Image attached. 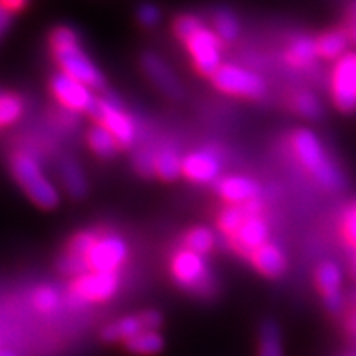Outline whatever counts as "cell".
Listing matches in <instances>:
<instances>
[{
  "mask_svg": "<svg viewBox=\"0 0 356 356\" xmlns=\"http://www.w3.org/2000/svg\"><path fill=\"white\" fill-rule=\"evenodd\" d=\"M315 282L318 291L322 292L327 309L337 314L343 307V297H341V282L343 275L341 269L335 262H322L315 270Z\"/></svg>",
  "mask_w": 356,
  "mask_h": 356,
  "instance_id": "obj_12",
  "label": "cell"
},
{
  "mask_svg": "<svg viewBox=\"0 0 356 356\" xmlns=\"http://www.w3.org/2000/svg\"><path fill=\"white\" fill-rule=\"evenodd\" d=\"M0 356H15L12 351H0Z\"/></svg>",
  "mask_w": 356,
  "mask_h": 356,
  "instance_id": "obj_42",
  "label": "cell"
},
{
  "mask_svg": "<svg viewBox=\"0 0 356 356\" xmlns=\"http://www.w3.org/2000/svg\"><path fill=\"white\" fill-rule=\"evenodd\" d=\"M257 356H284L282 333L279 325L273 320H266L261 325L257 338Z\"/></svg>",
  "mask_w": 356,
  "mask_h": 356,
  "instance_id": "obj_19",
  "label": "cell"
},
{
  "mask_svg": "<svg viewBox=\"0 0 356 356\" xmlns=\"http://www.w3.org/2000/svg\"><path fill=\"white\" fill-rule=\"evenodd\" d=\"M252 266L266 277H279L287 270V257L279 246L266 243L264 246L256 249L249 257Z\"/></svg>",
  "mask_w": 356,
  "mask_h": 356,
  "instance_id": "obj_17",
  "label": "cell"
},
{
  "mask_svg": "<svg viewBox=\"0 0 356 356\" xmlns=\"http://www.w3.org/2000/svg\"><path fill=\"white\" fill-rule=\"evenodd\" d=\"M211 79L216 89L231 96L256 99V97L264 95L266 91V83L259 74L238 65H221Z\"/></svg>",
  "mask_w": 356,
  "mask_h": 356,
  "instance_id": "obj_4",
  "label": "cell"
},
{
  "mask_svg": "<svg viewBox=\"0 0 356 356\" xmlns=\"http://www.w3.org/2000/svg\"><path fill=\"white\" fill-rule=\"evenodd\" d=\"M24 104L17 96L0 95V126L15 122L22 115Z\"/></svg>",
  "mask_w": 356,
  "mask_h": 356,
  "instance_id": "obj_30",
  "label": "cell"
},
{
  "mask_svg": "<svg viewBox=\"0 0 356 356\" xmlns=\"http://www.w3.org/2000/svg\"><path fill=\"white\" fill-rule=\"evenodd\" d=\"M33 304L37 305V309L43 312H50L58 304V292L53 287H40L33 296Z\"/></svg>",
  "mask_w": 356,
  "mask_h": 356,
  "instance_id": "obj_34",
  "label": "cell"
},
{
  "mask_svg": "<svg viewBox=\"0 0 356 356\" xmlns=\"http://www.w3.org/2000/svg\"><path fill=\"white\" fill-rule=\"evenodd\" d=\"M353 264H355V266H356V259H355V262H353Z\"/></svg>",
  "mask_w": 356,
  "mask_h": 356,
  "instance_id": "obj_45",
  "label": "cell"
},
{
  "mask_svg": "<svg viewBox=\"0 0 356 356\" xmlns=\"http://www.w3.org/2000/svg\"><path fill=\"white\" fill-rule=\"evenodd\" d=\"M191 60L203 76L213 78L221 63V40L213 30L202 26L188 40H185Z\"/></svg>",
  "mask_w": 356,
  "mask_h": 356,
  "instance_id": "obj_6",
  "label": "cell"
},
{
  "mask_svg": "<svg viewBox=\"0 0 356 356\" xmlns=\"http://www.w3.org/2000/svg\"><path fill=\"white\" fill-rule=\"evenodd\" d=\"M113 134L114 139L121 147H131L136 140V126L132 119L124 113L121 108V101L118 97L109 95L104 99H97L95 113L91 114Z\"/></svg>",
  "mask_w": 356,
  "mask_h": 356,
  "instance_id": "obj_7",
  "label": "cell"
},
{
  "mask_svg": "<svg viewBox=\"0 0 356 356\" xmlns=\"http://www.w3.org/2000/svg\"><path fill=\"white\" fill-rule=\"evenodd\" d=\"M172 274L178 284L200 296H208L211 291V277L203 256L188 249H180L172 259Z\"/></svg>",
  "mask_w": 356,
  "mask_h": 356,
  "instance_id": "obj_5",
  "label": "cell"
},
{
  "mask_svg": "<svg viewBox=\"0 0 356 356\" xmlns=\"http://www.w3.org/2000/svg\"><path fill=\"white\" fill-rule=\"evenodd\" d=\"M332 97L341 113L356 111V53H345L333 66Z\"/></svg>",
  "mask_w": 356,
  "mask_h": 356,
  "instance_id": "obj_8",
  "label": "cell"
},
{
  "mask_svg": "<svg viewBox=\"0 0 356 356\" xmlns=\"http://www.w3.org/2000/svg\"><path fill=\"white\" fill-rule=\"evenodd\" d=\"M163 337L160 335L159 332H149V330H142L140 333H137L136 337L129 338L126 341V348L131 351V353L136 355H144V356H150V355H157L163 350Z\"/></svg>",
  "mask_w": 356,
  "mask_h": 356,
  "instance_id": "obj_22",
  "label": "cell"
},
{
  "mask_svg": "<svg viewBox=\"0 0 356 356\" xmlns=\"http://www.w3.org/2000/svg\"><path fill=\"white\" fill-rule=\"evenodd\" d=\"M60 267L61 273L68 274V275H86L88 269H91L89 267V262H88V257H79V256H73V254H68L65 256L63 259L60 261Z\"/></svg>",
  "mask_w": 356,
  "mask_h": 356,
  "instance_id": "obj_32",
  "label": "cell"
},
{
  "mask_svg": "<svg viewBox=\"0 0 356 356\" xmlns=\"http://www.w3.org/2000/svg\"><path fill=\"white\" fill-rule=\"evenodd\" d=\"M142 328L140 318L139 317H126L119 322H114L108 325V327L102 330V338L106 341H119V340H129V338L136 337L137 333H140Z\"/></svg>",
  "mask_w": 356,
  "mask_h": 356,
  "instance_id": "obj_25",
  "label": "cell"
},
{
  "mask_svg": "<svg viewBox=\"0 0 356 356\" xmlns=\"http://www.w3.org/2000/svg\"><path fill=\"white\" fill-rule=\"evenodd\" d=\"M348 330L356 337V315H353V317L350 318V322H348Z\"/></svg>",
  "mask_w": 356,
  "mask_h": 356,
  "instance_id": "obj_40",
  "label": "cell"
},
{
  "mask_svg": "<svg viewBox=\"0 0 356 356\" xmlns=\"http://www.w3.org/2000/svg\"><path fill=\"white\" fill-rule=\"evenodd\" d=\"M97 241V236L91 231H83L74 236L70 243V252L68 254L73 256H79V257H88L91 249L95 248V244Z\"/></svg>",
  "mask_w": 356,
  "mask_h": 356,
  "instance_id": "obj_31",
  "label": "cell"
},
{
  "mask_svg": "<svg viewBox=\"0 0 356 356\" xmlns=\"http://www.w3.org/2000/svg\"><path fill=\"white\" fill-rule=\"evenodd\" d=\"M348 38H351V40H353V42L356 43V20H355V24H353V26H351V29H350Z\"/></svg>",
  "mask_w": 356,
  "mask_h": 356,
  "instance_id": "obj_41",
  "label": "cell"
},
{
  "mask_svg": "<svg viewBox=\"0 0 356 356\" xmlns=\"http://www.w3.org/2000/svg\"><path fill=\"white\" fill-rule=\"evenodd\" d=\"M8 24H10V12L0 3V35L6 32Z\"/></svg>",
  "mask_w": 356,
  "mask_h": 356,
  "instance_id": "obj_39",
  "label": "cell"
},
{
  "mask_svg": "<svg viewBox=\"0 0 356 356\" xmlns=\"http://www.w3.org/2000/svg\"><path fill=\"white\" fill-rule=\"evenodd\" d=\"M137 19H139L142 25L154 26L160 20V10L157 7L145 3V6L139 7V10H137Z\"/></svg>",
  "mask_w": 356,
  "mask_h": 356,
  "instance_id": "obj_37",
  "label": "cell"
},
{
  "mask_svg": "<svg viewBox=\"0 0 356 356\" xmlns=\"http://www.w3.org/2000/svg\"><path fill=\"white\" fill-rule=\"evenodd\" d=\"M221 162L211 150H198L184 159L181 175L195 184H211L220 177Z\"/></svg>",
  "mask_w": 356,
  "mask_h": 356,
  "instance_id": "obj_15",
  "label": "cell"
},
{
  "mask_svg": "<svg viewBox=\"0 0 356 356\" xmlns=\"http://www.w3.org/2000/svg\"><path fill=\"white\" fill-rule=\"evenodd\" d=\"M291 147L300 165L322 188L338 191L343 186V177L325 152L322 142L314 132L307 129L296 131L291 137Z\"/></svg>",
  "mask_w": 356,
  "mask_h": 356,
  "instance_id": "obj_1",
  "label": "cell"
},
{
  "mask_svg": "<svg viewBox=\"0 0 356 356\" xmlns=\"http://www.w3.org/2000/svg\"><path fill=\"white\" fill-rule=\"evenodd\" d=\"M13 177L17 178L25 193L43 210H53L60 203V195L51 181L43 175L42 168L29 155H17L12 162Z\"/></svg>",
  "mask_w": 356,
  "mask_h": 356,
  "instance_id": "obj_3",
  "label": "cell"
},
{
  "mask_svg": "<svg viewBox=\"0 0 356 356\" xmlns=\"http://www.w3.org/2000/svg\"><path fill=\"white\" fill-rule=\"evenodd\" d=\"M0 95H2V92H0Z\"/></svg>",
  "mask_w": 356,
  "mask_h": 356,
  "instance_id": "obj_46",
  "label": "cell"
},
{
  "mask_svg": "<svg viewBox=\"0 0 356 356\" xmlns=\"http://www.w3.org/2000/svg\"><path fill=\"white\" fill-rule=\"evenodd\" d=\"M53 92L61 104L73 111H84V113L92 114L96 109L97 99L92 95V89H89L86 84L76 81L63 71L58 73L51 79Z\"/></svg>",
  "mask_w": 356,
  "mask_h": 356,
  "instance_id": "obj_10",
  "label": "cell"
},
{
  "mask_svg": "<svg viewBox=\"0 0 356 356\" xmlns=\"http://www.w3.org/2000/svg\"><path fill=\"white\" fill-rule=\"evenodd\" d=\"M215 33L216 37L225 42H233L239 33V24L236 20V17L229 10H220L215 15Z\"/></svg>",
  "mask_w": 356,
  "mask_h": 356,
  "instance_id": "obj_29",
  "label": "cell"
},
{
  "mask_svg": "<svg viewBox=\"0 0 356 356\" xmlns=\"http://www.w3.org/2000/svg\"><path fill=\"white\" fill-rule=\"evenodd\" d=\"M353 17H355V20H356V6L353 7Z\"/></svg>",
  "mask_w": 356,
  "mask_h": 356,
  "instance_id": "obj_43",
  "label": "cell"
},
{
  "mask_svg": "<svg viewBox=\"0 0 356 356\" xmlns=\"http://www.w3.org/2000/svg\"><path fill=\"white\" fill-rule=\"evenodd\" d=\"M53 51L58 65L61 66L65 74H68L76 81L86 84L89 89L104 91L106 79L101 71L96 68L84 51L78 47L76 35L68 26H58L51 33Z\"/></svg>",
  "mask_w": 356,
  "mask_h": 356,
  "instance_id": "obj_2",
  "label": "cell"
},
{
  "mask_svg": "<svg viewBox=\"0 0 356 356\" xmlns=\"http://www.w3.org/2000/svg\"><path fill=\"white\" fill-rule=\"evenodd\" d=\"M185 249L195 252L198 256H204L211 251L215 246V234L210 228H204V226H198V228L190 229L185 234Z\"/></svg>",
  "mask_w": 356,
  "mask_h": 356,
  "instance_id": "obj_26",
  "label": "cell"
},
{
  "mask_svg": "<svg viewBox=\"0 0 356 356\" xmlns=\"http://www.w3.org/2000/svg\"><path fill=\"white\" fill-rule=\"evenodd\" d=\"M215 188L220 198L229 203V207H241L244 203L257 200L261 195L259 184L241 175L221 178V180L216 181Z\"/></svg>",
  "mask_w": 356,
  "mask_h": 356,
  "instance_id": "obj_13",
  "label": "cell"
},
{
  "mask_svg": "<svg viewBox=\"0 0 356 356\" xmlns=\"http://www.w3.org/2000/svg\"><path fill=\"white\" fill-rule=\"evenodd\" d=\"M292 108L307 119H318L322 115V104L309 91H299L292 96Z\"/></svg>",
  "mask_w": 356,
  "mask_h": 356,
  "instance_id": "obj_28",
  "label": "cell"
},
{
  "mask_svg": "<svg viewBox=\"0 0 356 356\" xmlns=\"http://www.w3.org/2000/svg\"><path fill=\"white\" fill-rule=\"evenodd\" d=\"M136 167L142 175L150 177L155 173V154L144 150V152L137 154L136 157Z\"/></svg>",
  "mask_w": 356,
  "mask_h": 356,
  "instance_id": "obj_35",
  "label": "cell"
},
{
  "mask_svg": "<svg viewBox=\"0 0 356 356\" xmlns=\"http://www.w3.org/2000/svg\"><path fill=\"white\" fill-rule=\"evenodd\" d=\"M317 44V55L325 60H340L345 55L346 47H348V35L340 30H332L315 40Z\"/></svg>",
  "mask_w": 356,
  "mask_h": 356,
  "instance_id": "obj_21",
  "label": "cell"
},
{
  "mask_svg": "<svg viewBox=\"0 0 356 356\" xmlns=\"http://www.w3.org/2000/svg\"><path fill=\"white\" fill-rule=\"evenodd\" d=\"M142 66H144L147 76L152 79V83L163 95L172 97V99H178L184 95V88H181L175 73L168 68V65L162 58L154 55V53H145L142 56Z\"/></svg>",
  "mask_w": 356,
  "mask_h": 356,
  "instance_id": "obj_16",
  "label": "cell"
},
{
  "mask_svg": "<svg viewBox=\"0 0 356 356\" xmlns=\"http://www.w3.org/2000/svg\"><path fill=\"white\" fill-rule=\"evenodd\" d=\"M269 238V226L262 216L246 218L239 229L231 236V244L238 252L251 257L252 252L264 246Z\"/></svg>",
  "mask_w": 356,
  "mask_h": 356,
  "instance_id": "obj_11",
  "label": "cell"
},
{
  "mask_svg": "<svg viewBox=\"0 0 356 356\" xmlns=\"http://www.w3.org/2000/svg\"><path fill=\"white\" fill-rule=\"evenodd\" d=\"M119 279L113 273H91L83 275L74 284V292L84 300H109L118 292Z\"/></svg>",
  "mask_w": 356,
  "mask_h": 356,
  "instance_id": "obj_14",
  "label": "cell"
},
{
  "mask_svg": "<svg viewBox=\"0 0 356 356\" xmlns=\"http://www.w3.org/2000/svg\"><path fill=\"white\" fill-rule=\"evenodd\" d=\"M343 236L346 243L356 249V213L350 208L343 216Z\"/></svg>",
  "mask_w": 356,
  "mask_h": 356,
  "instance_id": "obj_36",
  "label": "cell"
},
{
  "mask_svg": "<svg viewBox=\"0 0 356 356\" xmlns=\"http://www.w3.org/2000/svg\"><path fill=\"white\" fill-rule=\"evenodd\" d=\"M184 159L173 149H162L155 154V173L165 181L177 180L181 175Z\"/></svg>",
  "mask_w": 356,
  "mask_h": 356,
  "instance_id": "obj_23",
  "label": "cell"
},
{
  "mask_svg": "<svg viewBox=\"0 0 356 356\" xmlns=\"http://www.w3.org/2000/svg\"><path fill=\"white\" fill-rule=\"evenodd\" d=\"M60 173H61V180H63L65 188L70 193L71 198L83 200L86 197L88 180L86 177H84L81 167H79L73 159L66 157L61 160Z\"/></svg>",
  "mask_w": 356,
  "mask_h": 356,
  "instance_id": "obj_18",
  "label": "cell"
},
{
  "mask_svg": "<svg viewBox=\"0 0 356 356\" xmlns=\"http://www.w3.org/2000/svg\"><path fill=\"white\" fill-rule=\"evenodd\" d=\"M127 257V244L121 236L108 234L97 238L95 248L88 256L92 273H113L124 264Z\"/></svg>",
  "mask_w": 356,
  "mask_h": 356,
  "instance_id": "obj_9",
  "label": "cell"
},
{
  "mask_svg": "<svg viewBox=\"0 0 356 356\" xmlns=\"http://www.w3.org/2000/svg\"><path fill=\"white\" fill-rule=\"evenodd\" d=\"M89 145H91V149L102 159L114 157L119 150L118 140H115L113 134H111L104 126H101V124H97V126L92 127L91 132H89Z\"/></svg>",
  "mask_w": 356,
  "mask_h": 356,
  "instance_id": "obj_24",
  "label": "cell"
},
{
  "mask_svg": "<svg viewBox=\"0 0 356 356\" xmlns=\"http://www.w3.org/2000/svg\"><path fill=\"white\" fill-rule=\"evenodd\" d=\"M317 44L310 37L296 38L286 51V61L293 68H307L317 58Z\"/></svg>",
  "mask_w": 356,
  "mask_h": 356,
  "instance_id": "obj_20",
  "label": "cell"
},
{
  "mask_svg": "<svg viewBox=\"0 0 356 356\" xmlns=\"http://www.w3.org/2000/svg\"><path fill=\"white\" fill-rule=\"evenodd\" d=\"M139 318H140L142 328H144V330H149V332H155L157 328H160V325H162V322H163L162 314L157 310H147L142 315H139Z\"/></svg>",
  "mask_w": 356,
  "mask_h": 356,
  "instance_id": "obj_38",
  "label": "cell"
},
{
  "mask_svg": "<svg viewBox=\"0 0 356 356\" xmlns=\"http://www.w3.org/2000/svg\"><path fill=\"white\" fill-rule=\"evenodd\" d=\"M353 210H355V213H356V204H355V207H353Z\"/></svg>",
  "mask_w": 356,
  "mask_h": 356,
  "instance_id": "obj_44",
  "label": "cell"
},
{
  "mask_svg": "<svg viewBox=\"0 0 356 356\" xmlns=\"http://www.w3.org/2000/svg\"><path fill=\"white\" fill-rule=\"evenodd\" d=\"M246 218L251 216L248 215L244 204H241V207H226L220 213V216H218V228L231 238L239 229V226L243 225Z\"/></svg>",
  "mask_w": 356,
  "mask_h": 356,
  "instance_id": "obj_27",
  "label": "cell"
},
{
  "mask_svg": "<svg viewBox=\"0 0 356 356\" xmlns=\"http://www.w3.org/2000/svg\"><path fill=\"white\" fill-rule=\"evenodd\" d=\"M203 24L202 20L197 19L193 15H181L180 19H177L175 22V33L178 35L180 40H188L191 35L197 32L198 29H202Z\"/></svg>",
  "mask_w": 356,
  "mask_h": 356,
  "instance_id": "obj_33",
  "label": "cell"
}]
</instances>
